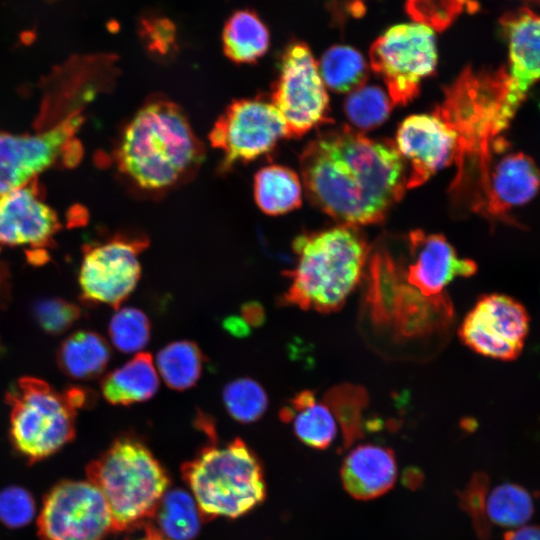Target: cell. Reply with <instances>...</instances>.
Instances as JSON below:
<instances>
[{
	"label": "cell",
	"mask_w": 540,
	"mask_h": 540,
	"mask_svg": "<svg viewBox=\"0 0 540 540\" xmlns=\"http://www.w3.org/2000/svg\"><path fill=\"white\" fill-rule=\"evenodd\" d=\"M300 169L309 200L340 225L382 222L407 189L395 142L346 125L312 139L300 155Z\"/></svg>",
	"instance_id": "obj_1"
},
{
	"label": "cell",
	"mask_w": 540,
	"mask_h": 540,
	"mask_svg": "<svg viewBox=\"0 0 540 540\" xmlns=\"http://www.w3.org/2000/svg\"><path fill=\"white\" fill-rule=\"evenodd\" d=\"M204 146L176 103L153 95L124 127L115 150L128 186L157 196L191 180L204 159Z\"/></svg>",
	"instance_id": "obj_2"
},
{
	"label": "cell",
	"mask_w": 540,
	"mask_h": 540,
	"mask_svg": "<svg viewBox=\"0 0 540 540\" xmlns=\"http://www.w3.org/2000/svg\"><path fill=\"white\" fill-rule=\"evenodd\" d=\"M507 92V71H475L465 68L444 90V99L433 113L448 124L457 136L454 162L457 175L451 188L464 191L472 177L474 192L482 193L488 183L494 152L503 148L499 135L508 128L503 118Z\"/></svg>",
	"instance_id": "obj_3"
},
{
	"label": "cell",
	"mask_w": 540,
	"mask_h": 540,
	"mask_svg": "<svg viewBox=\"0 0 540 540\" xmlns=\"http://www.w3.org/2000/svg\"><path fill=\"white\" fill-rule=\"evenodd\" d=\"M295 267L282 302L321 313L340 309L359 284L369 254L364 236L354 226L339 225L305 232L293 242Z\"/></svg>",
	"instance_id": "obj_4"
},
{
	"label": "cell",
	"mask_w": 540,
	"mask_h": 540,
	"mask_svg": "<svg viewBox=\"0 0 540 540\" xmlns=\"http://www.w3.org/2000/svg\"><path fill=\"white\" fill-rule=\"evenodd\" d=\"M88 480L103 494L113 531L136 528L151 518L169 478L150 449L130 434L116 438L87 467Z\"/></svg>",
	"instance_id": "obj_5"
},
{
	"label": "cell",
	"mask_w": 540,
	"mask_h": 540,
	"mask_svg": "<svg viewBox=\"0 0 540 540\" xmlns=\"http://www.w3.org/2000/svg\"><path fill=\"white\" fill-rule=\"evenodd\" d=\"M181 470L204 518L242 516L266 496L261 463L240 438L202 448Z\"/></svg>",
	"instance_id": "obj_6"
},
{
	"label": "cell",
	"mask_w": 540,
	"mask_h": 540,
	"mask_svg": "<svg viewBox=\"0 0 540 540\" xmlns=\"http://www.w3.org/2000/svg\"><path fill=\"white\" fill-rule=\"evenodd\" d=\"M6 397L11 407V442L30 462L43 460L72 441L76 409L86 403L80 389L59 393L34 377L19 379Z\"/></svg>",
	"instance_id": "obj_7"
},
{
	"label": "cell",
	"mask_w": 540,
	"mask_h": 540,
	"mask_svg": "<svg viewBox=\"0 0 540 540\" xmlns=\"http://www.w3.org/2000/svg\"><path fill=\"white\" fill-rule=\"evenodd\" d=\"M369 57L392 104L405 106L418 96L422 81L436 70L434 29L416 21L392 26L373 42Z\"/></svg>",
	"instance_id": "obj_8"
},
{
	"label": "cell",
	"mask_w": 540,
	"mask_h": 540,
	"mask_svg": "<svg viewBox=\"0 0 540 540\" xmlns=\"http://www.w3.org/2000/svg\"><path fill=\"white\" fill-rule=\"evenodd\" d=\"M270 100L285 121L288 138L332 121L319 65L306 43L290 42L281 52Z\"/></svg>",
	"instance_id": "obj_9"
},
{
	"label": "cell",
	"mask_w": 540,
	"mask_h": 540,
	"mask_svg": "<svg viewBox=\"0 0 540 540\" xmlns=\"http://www.w3.org/2000/svg\"><path fill=\"white\" fill-rule=\"evenodd\" d=\"M285 137V121L266 95L232 101L209 134L211 145L223 155L220 172L269 153Z\"/></svg>",
	"instance_id": "obj_10"
},
{
	"label": "cell",
	"mask_w": 540,
	"mask_h": 540,
	"mask_svg": "<svg viewBox=\"0 0 540 540\" xmlns=\"http://www.w3.org/2000/svg\"><path fill=\"white\" fill-rule=\"evenodd\" d=\"M113 531L109 506L88 481H63L46 495L38 518L40 540H103Z\"/></svg>",
	"instance_id": "obj_11"
},
{
	"label": "cell",
	"mask_w": 540,
	"mask_h": 540,
	"mask_svg": "<svg viewBox=\"0 0 540 540\" xmlns=\"http://www.w3.org/2000/svg\"><path fill=\"white\" fill-rule=\"evenodd\" d=\"M148 245L146 236L128 233L88 248L79 272L82 298L119 309L137 286L139 256Z\"/></svg>",
	"instance_id": "obj_12"
},
{
	"label": "cell",
	"mask_w": 540,
	"mask_h": 540,
	"mask_svg": "<svg viewBox=\"0 0 540 540\" xmlns=\"http://www.w3.org/2000/svg\"><path fill=\"white\" fill-rule=\"evenodd\" d=\"M524 305L504 294L482 295L465 316L459 337L476 353L502 361L517 359L529 333Z\"/></svg>",
	"instance_id": "obj_13"
},
{
	"label": "cell",
	"mask_w": 540,
	"mask_h": 540,
	"mask_svg": "<svg viewBox=\"0 0 540 540\" xmlns=\"http://www.w3.org/2000/svg\"><path fill=\"white\" fill-rule=\"evenodd\" d=\"M72 115L49 130L35 135L0 131V196L23 187L48 168L81 124Z\"/></svg>",
	"instance_id": "obj_14"
},
{
	"label": "cell",
	"mask_w": 540,
	"mask_h": 540,
	"mask_svg": "<svg viewBox=\"0 0 540 540\" xmlns=\"http://www.w3.org/2000/svg\"><path fill=\"white\" fill-rule=\"evenodd\" d=\"M395 145L404 162L410 164L406 188L411 189L455 160L457 136L435 113L415 114L399 125Z\"/></svg>",
	"instance_id": "obj_15"
},
{
	"label": "cell",
	"mask_w": 540,
	"mask_h": 540,
	"mask_svg": "<svg viewBox=\"0 0 540 540\" xmlns=\"http://www.w3.org/2000/svg\"><path fill=\"white\" fill-rule=\"evenodd\" d=\"M500 25L508 44L503 118L510 125L530 89L540 80V15L522 7L505 13Z\"/></svg>",
	"instance_id": "obj_16"
},
{
	"label": "cell",
	"mask_w": 540,
	"mask_h": 540,
	"mask_svg": "<svg viewBox=\"0 0 540 540\" xmlns=\"http://www.w3.org/2000/svg\"><path fill=\"white\" fill-rule=\"evenodd\" d=\"M412 262L402 270L404 282L427 299L444 296L445 287L456 277H470L477 271L471 259L458 257L441 234L414 230L409 234Z\"/></svg>",
	"instance_id": "obj_17"
},
{
	"label": "cell",
	"mask_w": 540,
	"mask_h": 540,
	"mask_svg": "<svg viewBox=\"0 0 540 540\" xmlns=\"http://www.w3.org/2000/svg\"><path fill=\"white\" fill-rule=\"evenodd\" d=\"M540 190V169L523 152L504 155L492 165L482 214L488 218L518 225L510 209L527 204Z\"/></svg>",
	"instance_id": "obj_18"
},
{
	"label": "cell",
	"mask_w": 540,
	"mask_h": 540,
	"mask_svg": "<svg viewBox=\"0 0 540 540\" xmlns=\"http://www.w3.org/2000/svg\"><path fill=\"white\" fill-rule=\"evenodd\" d=\"M54 210L41 201L27 184L0 196V243L41 245L57 231Z\"/></svg>",
	"instance_id": "obj_19"
},
{
	"label": "cell",
	"mask_w": 540,
	"mask_h": 540,
	"mask_svg": "<svg viewBox=\"0 0 540 540\" xmlns=\"http://www.w3.org/2000/svg\"><path fill=\"white\" fill-rule=\"evenodd\" d=\"M340 478L346 492L357 500H371L387 493L397 479V463L387 447L362 444L344 458Z\"/></svg>",
	"instance_id": "obj_20"
},
{
	"label": "cell",
	"mask_w": 540,
	"mask_h": 540,
	"mask_svg": "<svg viewBox=\"0 0 540 540\" xmlns=\"http://www.w3.org/2000/svg\"><path fill=\"white\" fill-rule=\"evenodd\" d=\"M105 400L112 405L129 406L151 399L159 389L153 357L139 352L121 367L106 374L100 384Z\"/></svg>",
	"instance_id": "obj_21"
},
{
	"label": "cell",
	"mask_w": 540,
	"mask_h": 540,
	"mask_svg": "<svg viewBox=\"0 0 540 540\" xmlns=\"http://www.w3.org/2000/svg\"><path fill=\"white\" fill-rule=\"evenodd\" d=\"M280 417L292 422L297 438L311 448L326 449L336 437L337 420L328 404L318 402L312 391L298 393L281 410Z\"/></svg>",
	"instance_id": "obj_22"
},
{
	"label": "cell",
	"mask_w": 540,
	"mask_h": 540,
	"mask_svg": "<svg viewBox=\"0 0 540 540\" xmlns=\"http://www.w3.org/2000/svg\"><path fill=\"white\" fill-rule=\"evenodd\" d=\"M225 56L237 64H253L269 49L270 32L258 13L251 9L234 11L222 30Z\"/></svg>",
	"instance_id": "obj_23"
},
{
	"label": "cell",
	"mask_w": 540,
	"mask_h": 540,
	"mask_svg": "<svg viewBox=\"0 0 540 540\" xmlns=\"http://www.w3.org/2000/svg\"><path fill=\"white\" fill-rule=\"evenodd\" d=\"M110 359L111 349L106 339L89 330L69 335L57 352V363L62 372L76 380L98 377Z\"/></svg>",
	"instance_id": "obj_24"
},
{
	"label": "cell",
	"mask_w": 540,
	"mask_h": 540,
	"mask_svg": "<svg viewBox=\"0 0 540 540\" xmlns=\"http://www.w3.org/2000/svg\"><path fill=\"white\" fill-rule=\"evenodd\" d=\"M254 199L266 214L281 215L297 209L302 203V187L298 175L282 165H268L254 176Z\"/></svg>",
	"instance_id": "obj_25"
},
{
	"label": "cell",
	"mask_w": 540,
	"mask_h": 540,
	"mask_svg": "<svg viewBox=\"0 0 540 540\" xmlns=\"http://www.w3.org/2000/svg\"><path fill=\"white\" fill-rule=\"evenodd\" d=\"M152 517V527L167 540L194 539L204 518L194 497L182 489L166 491Z\"/></svg>",
	"instance_id": "obj_26"
},
{
	"label": "cell",
	"mask_w": 540,
	"mask_h": 540,
	"mask_svg": "<svg viewBox=\"0 0 540 540\" xmlns=\"http://www.w3.org/2000/svg\"><path fill=\"white\" fill-rule=\"evenodd\" d=\"M205 357L199 346L190 340L174 341L156 356V369L165 384L176 391L192 388L202 374Z\"/></svg>",
	"instance_id": "obj_27"
},
{
	"label": "cell",
	"mask_w": 540,
	"mask_h": 540,
	"mask_svg": "<svg viewBox=\"0 0 540 540\" xmlns=\"http://www.w3.org/2000/svg\"><path fill=\"white\" fill-rule=\"evenodd\" d=\"M323 82L338 93L351 92L368 79L367 63L356 49L347 45H334L318 63Z\"/></svg>",
	"instance_id": "obj_28"
},
{
	"label": "cell",
	"mask_w": 540,
	"mask_h": 540,
	"mask_svg": "<svg viewBox=\"0 0 540 540\" xmlns=\"http://www.w3.org/2000/svg\"><path fill=\"white\" fill-rule=\"evenodd\" d=\"M534 513L531 494L514 483H503L491 490L487 498L490 523L516 529L526 525Z\"/></svg>",
	"instance_id": "obj_29"
},
{
	"label": "cell",
	"mask_w": 540,
	"mask_h": 540,
	"mask_svg": "<svg viewBox=\"0 0 540 540\" xmlns=\"http://www.w3.org/2000/svg\"><path fill=\"white\" fill-rule=\"evenodd\" d=\"M392 102L383 89L375 85H363L346 97L344 112L359 130H372L389 117Z\"/></svg>",
	"instance_id": "obj_30"
},
{
	"label": "cell",
	"mask_w": 540,
	"mask_h": 540,
	"mask_svg": "<svg viewBox=\"0 0 540 540\" xmlns=\"http://www.w3.org/2000/svg\"><path fill=\"white\" fill-rule=\"evenodd\" d=\"M223 402L228 414L240 423L259 420L267 410L264 388L251 378H238L223 389Z\"/></svg>",
	"instance_id": "obj_31"
},
{
	"label": "cell",
	"mask_w": 540,
	"mask_h": 540,
	"mask_svg": "<svg viewBox=\"0 0 540 540\" xmlns=\"http://www.w3.org/2000/svg\"><path fill=\"white\" fill-rule=\"evenodd\" d=\"M108 333L113 346L123 353H139L151 336L148 316L135 307L117 309L112 316Z\"/></svg>",
	"instance_id": "obj_32"
},
{
	"label": "cell",
	"mask_w": 540,
	"mask_h": 540,
	"mask_svg": "<svg viewBox=\"0 0 540 540\" xmlns=\"http://www.w3.org/2000/svg\"><path fill=\"white\" fill-rule=\"evenodd\" d=\"M137 31L145 50L153 58L168 60L177 52V27L168 17L145 13L139 18Z\"/></svg>",
	"instance_id": "obj_33"
},
{
	"label": "cell",
	"mask_w": 540,
	"mask_h": 540,
	"mask_svg": "<svg viewBox=\"0 0 540 540\" xmlns=\"http://www.w3.org/2000/svg\"><path fill=\"white\" fill-rule=\"evenodd\" d=\"M405 7L414 21L443 31L464 11H473L476 4L472 0H405Z\"/></svg>",
	"instance_id": "obj_34"
},
{
	"label": "cell",
	"mask_w": 540,
	"mask_h": 540,
	"mask_svg": "<svg viewBox=\"0 0 540 540\" xmlns=\"http://www.w3.org/2000/svg\"><path fill=\"white\" fill-rule=\"evenodd\" d=\"M488 486V476L478 472L459 493L461 507L470 517L473 528L481 540H488L491 533L487 517Z\"/></svg>",
	"instance_id": "obj_35"
},
{
	"label": "cell",
	"mask_w": 540,
	"mask_h": 540,
	"mask_svg": "<svg viewBox=\"0 0 540 540\" xmlns=\"http://www.w3.org/2000/svg\"><path fill=\"white\" fill-rule=\"evenodd\" d=\"M80 315L79 306L59 298L43 299L33 306V316L41 329L54 335L68 330Z\"/></svg>",
	"instance_id": "obj_36"
},
{
	"label": "cell",
	"mask_w": 540,
	"mask_h": 540,
	"mask_svg": "<svg viewBox=\"0 0 540 540\" xmlns=\"http://www.w3.org/2000/svg\"><path fill=\"white\" fill-rule=\"evenodd\" d=\"M33 496L19 486H9L0 491V522L10 528L29 524L35 516Z\"/></svg>",
	"instance_id": "obj_37"
},
{
	"label": "cell",
	"mask_w": 540,
	"mask_h": 540,
	"mask_svg": "<svg viewBox=\"0 0 540 540\" xmlns=\"http://www.w3.org/2000/svg\"><path fill=\"white\" fill-rule=\"evenodd\" d=\"M503 540H540V525H524L507 531Z\"/></svg>",
	"instance_id": "obj_38"
},
{
	"label": "cell",
	"mask_w": 540,
	"mask_h": 540,
	"mask_svg": "<svg viewBox=\"0 0 540 540\" xmlns=\"http://www.w3.org/2000/svg\"><path fill=\"white\" fill-rule=\"evenodd\" d=\"M264 313L256 303L247 304L243 309V316L248 325H257L263 322Z\"/></svg>",
	"instance_id": "obj_39"
},
{
	"label": "cell",
	"mask_w": 540,
	"mask_h": 540,
	"mask_svg": "<svg viewBox=\"0 0 540 540\" xmlns=\"http://www.w3.org/2000/svg\"><path fill=\"white\" fill-rule=\"evenodd\" d=\"M128 540V539H127ZM134 540H167L163 538L152 526H145V535Z\"/></svg>",
	"instance_id": "obj_40"
},
{
	"label": "cell",
	"mask_w": 540,
	"mask_h": 540,
	"mask_svg": "<svg viewBox=\"0 0 540 540\" xmlns=\"http://www.w3.org/2000/svg\"><path fill=\"white\" fill-rule=\"evenodd\" d=\"M539 108H540V104H539Z\"/></svg>",
	"instance_id": "obj_41"
}]
</instances>
